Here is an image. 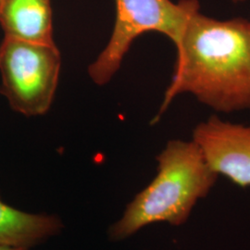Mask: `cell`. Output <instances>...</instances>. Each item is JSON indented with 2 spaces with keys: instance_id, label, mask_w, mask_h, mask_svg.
Returning <instances> with one entry per match:
<instances>
[{
  "instance_id": "cell-1",
  "label": "cell",
  "mask_w": 250,
  "mask_h": 250,
  "mask_svg": "<svg viewBox=\"0 0 250 250\" xmlns=\"http://www.w3.org/2000/svg\"><path fill=\"white\" fill-rule=\"evenodd\" d=\"M176 48L170 85L157 115L190 94L216 112L250 109V21L219 20L193 12Z\"/></svg>"
},
{
  "instance_id": "cell-2",
  "label": "cell",
  "mask_w": 250,
  "mask_h": 250,
  "mask_svg": "<svg viewBox=\"0 0 250 250\" xmlns=\"http://www.w3.org/2000/svg\"><path fill=\"white\" fill-rule=\"evenodd\" d=\"M157 161L156 177L110 228L111 238L125 239L155 223L185 224L197 201L208 195L219 177L193 140H170Z\"/></svg>"
},
{
  "instance_id": "cell-3",
  "label": "cell",
  "mask_w": 250,
  "mask_h": 250,
  "mask_svg": "<svg viewBox=\"0 0 250 250\" xmlns=\"http://www.w3.org/2000/svg\"><path fill=\"white\" fill-rule=\"evenodd\" d=\"M116 17L111 37L89 66L90 78L104 85L119 71L134 40L149 32L170 38L178 45L188 20L200 9L198 0H115Z\"/></svg>"
},
{
  "instance_id": "cell-4",
  "label": "cell",
  "mask_w": 250,
  "mask_h": 250,
  "mask_svg": "<svg viewBox=\"0 0 250 250\" xmlns=\"http://www.w3.org/2000/svg\"><path fill=\"white\" fill-rule=\"evenodd\" d=\"M61 67L57 45L4 38L0 45L1 93L19 113L43 115L53 102Z\"/></svg>"
},
{
  "instance_id": "cell-5",
  "label": "cell",
  "mask_w": 250,
  "mask_h": 250,
  "mask_svg": "<svg viewBox=\"0 0 250 250\" xmlns=\"http://www.w3.org/2000/svg\"><path fill=\"white\" fill-rule=\"evenodd\" d=\"M192 140L218 175L241 188L250 187V125L213 115L197 124Z\"/></svg>"
},
{
  "instance_id": "cell-6",
  "label": "cell",
  "mask_w": 250,
  "mask_h": 250,
  "mask_svg": "<svg viewBox=\"0 0 250 250\" xmlns=\"http://www.w3.org/2000/svg\"><path fill=\"white\" fill-rule=\"evenodd\" d=\"M4 38L56 45L51 0H0Z\"/></svg>"
},
{
  "instance_id": "cell-7",
  "label": "cell",
  "mask_w": 250,
  "mask_h": 250,
  "mask_svg": "<svg viewBox=\"0 0 250 250\" xmlns=\"http://www.w3.org/2000/svg\"><path fill=\"white\" fill-rule=\"evenodd\" d=\"M62 227L54 216L31 214L4 203L0 197V246L29 249Z\"/></svg>"
},
{
  "instance_id": "cell-8",
  "label": "cell",
  "mask_w": 250,
  "mask_h": 250,
  "mask_svg": "<svg viewBox=\"0 0 250 250\" xmlns=\"http://www.w3.org/2000/svg\"><path fill=\"white\" fill-rule=\"evenodd\" d=\"M0 250H28L27 249H21V248H10V247H2L0 246Z\"/></svg>"
},
{
  "instance_id": "cell-9",
  "label": "cell",
  "mask_w": 250,
  "mask_h": 250,
  "mask_svg": "<svg viewBox=\"0 0 250 250\" xmlns=\"http://www.w3.org/2000/svg\"><path fill=\"white\" fill-rule=\"evenodd\" d=\"M232 1L234 3V4H240V3H244V2H246L247 0H232Z\"/></svg>"
}]
</instances>
